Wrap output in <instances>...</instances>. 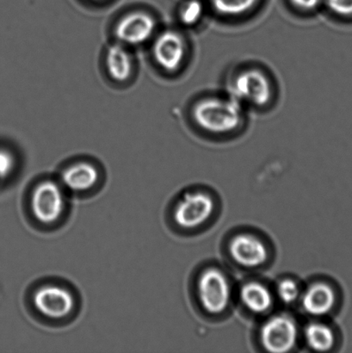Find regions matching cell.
I'll use <instances>...</instances> for the list:
<instances>
[{"instance_id": "obj_9", "label": "cell", "mask_w": 352, "mask_h": 353, "mask_svg": "<svg viewBox=\"0 0 352 353\" xmlns=\"http://www.w3.org/2000/svg\"><path fill=\"white\" fill-rule=\"evenodd\" d=\"M232 98L238 101L247 102L253 105H265L271 97V83L263 72L251 70L241 72L234 79Z\"/></svg>"}, {"instance_id": "obj_11", "label": "cell", "mask_w": 352, "mask_h": 353, "mask_svg": "<svg viewBox=\"0 0 352 353\" xmlns=\"http://www.w3.org/2000/svg\"><path fill=\"white\" fill-rule=\"evenodd\" d=\"M152 51L158 67L167 72H175L184 61L185 41L177 32L164 31L155 38Z\"/></svg>"}, {"instance_id": "obj_17", "label": "cell", "mask_w": 352, "mask_h": 353, "mask_svg": "<svg viewBox=\"0 0 352 353\" xmlns=\"http://www.w3.org/2000/svg\"><path fill=\"white\" fill-rule=\"evenodd\" d=\"M302 290L298 283L291 278L282 279L276 286V295L285 305L299 302Z\"/></svg>"}, {"instance_id": "obj_13", "label": "cell", "mask_w": 352, "mask_h": 353, "mask_svg": "<svg viewBox=\"0 0 352 353\" xmlns=\"http://www.w3.org/2000/svg\"><path fill=\"white\" fill-rule=\"evenodd\" d=\"M105 67L113 81L123 84L129 81L134 72V60L127 46L120 43L112 44L105 54Z\"/></svg>"}, {"instance_id": "obj_7", "label": "cell", "mask_w": 352, "mask_h": 353, "mask_svg": "<svg viewBox=\"0 0 352 353\" xmlns=\"http://www.w3.org/2000/svg\"><path fill=\"white\" fill-rule=\"evenodd\" d=\"M33 303L41 316L51 320H61L75 309V297L70 290L56 285L39 287L34 293Z\"/></svg>"}, {"instance_id": "obj_16", "label": "cell", "mask_w": 352, "mask_h": 353, "mask_svg": "<svg viewBox=\"0 0 352 353\" xmlns=\"http://www.w3.org/2000/svg\"><path fill=\"white\" fill-rule=\"evenodd\" d=\"M214 8L224 16H239L250 10L258 0H211Z\"/></svg>"}, {"instance_id": "obj_2", "label": "cell", "mask_w": 352, "mask_h": 353, "mask_svg": "<svg viewBox=\"0 0 352 353\" xmlns=\"http://www.w3.org/2000/svg\"><path fill=\"white\" fill-rule=\"evenodd\" d=\"M241 103L229 99H206L193 109V119L203 130L210 133H229L239 127L242 120Z\"/></svg>"}, {"instance_id": "obj_4", "label": "cell", "mask_w": 352, "mask_h": 353, "mask_svg": "<svg viewBox=\"0 0 352 353\" xmlns=\"http://www.w3.org/2000/svg\"><path fill=\"white\" fill-rule=\"evenodd\" d=\"M227 256L238 268L257 270L263 268L270 259L268 244L253 232H237L227 244Z\"/></svg>"}, {"instance_id": "obj_10", "label": "cell", "mask_w": 352, "mask_h": 353, "mask_svg": "<svg viewBox=\"0 0 352 353\" xmlns=\"http://www.w3.org/2000/svg\"><path fill=\"white\" fill-rule=\"evenodd\" d=\"M299 302L307 314L320 318L329 316L335 309L338 295L331 283L316 280L302 290Z\"/></svg>"}, {"instance_id": "obj_12", "label": "cell", "mask_w": 352, "mask_h": 353, "mask_svg": "<svg viewBox=\"0 0 352 353\" xmlns=\"http://www.w3.org/2000/svg\"><path fill=\"white\" fill-rule=\"evenodd\" d=\"M240 305L253 316H262L270 312L274 304V294L269 286L258 280H248L238 292Z\"/></svg>"}, {"instance_id": "obj_6", "label": "cell", "mask_w": 352, "mask_h": 353, "mask_svg": "<svg viewBox=\"0 0 352 353\" xmlns=\"http://www.w3.org/2000/svg\"><path fill=\"white\" fill-rule=\"evenodd\" d=\"M33 216L43 224H53L61 219L65 207L61 186L53 180H44L34 187L30 197Z\"/></svg>"}, {"instance_id": "obj_1", "label": "cell", "mask_w": 352, "mask_h": 353, "mask_svg": "<svg viewBox=\"0 0 352 353\" xmlns=\"http://www.w3.org/2000/svg\"><path fill=\"white\" fill-rule=\"evenodd\" d=\"M193 290L196 305L209 317L222 316L232 304V283L229 274L219 266L203 268L196 276Z\"/></svg>"}, {"instance_id": "obj_18", "label": "cell", "mask_w": 352, "mask_h": 353, "mask_svg": "<svg viewBox=\"0 0 352 353\" xmlns=\"http://www.w3.org/2000/svg\"><path fill=\"white\" fill-rule=\"evenodd\" d=\"M203 6L200 0H188L180 10V20L185 26H193L203 16Z\"/></svg>"}, {"instance_id": "obj_19", "label": "cell", "mask_w": 352, "mask_h": 353, "mask_svg": "<svg viewBox=\"0 0 352 353\" xmlns=\"http://www.w3.org/2000/svg\"><path fill=\"white\" fill-rule=\"evenodd\" d=\"M326 2L329 8L337 15L352 16V0H326Z\"/></svg>"}, {"instance_id": "obj_21", "label": "cell", "mask_w": 352, "mask_h": 353, "mask_svg": "<svg viewBox=\"0 0 352 353\" xmlns=\"http://www.w3.org/2000/svg\"><path fill=\"white\" fill-rule=\"evenodd\" d=\"M293 5L299 9L310 10L316 8L320 0H291Z\"/></svg>"}, {"instance_id": "obj_20", "label": "cell", "mask_w": 352, "mask_h": 353, "mask_svg": "<svg viewBox=\"0 0 352 353\" xmlns=\"http://www.w3.org/2000/svg\"><path fill=\"white\" fill-rule=\"evenodd\" d=\"M15 160L9 151L0 150V178H6L12 172Z\"/></svg>"}, {"instance_id": "obj_5", "label": "cell", "mask_w": 352, "mask_h": 353, "mask_svg": "<svg viewBox=\"0 0 352 353\" xmlns=\"http://www.w3.org/2000/svg\"><path fill=\"white\" fill-rule=\"evenodd\" d=\"M298 325L289 314H273L262 323L258 333V343L265 351L285 353L293 351L298 345Z\"/></svg>"}, {"instance_id": "obj_22", "label": "cell", "mask_w": 352, "mask_h": 353, "mask_svg": "<svg viewBox=\"0 0 352 353\" xmlns=\"http://www.w3.org/2000/svg\"><path fill=\"white\" fill-rule=\"evenodd\" d=\"M91 1L101 2V1H103V0H91Z\"/></svg>"}, {"instance_id": "obj_15", "label": "cell", "mask_w": 352, "mask_h": 353, "mask_svg": "<svg viewBox=\"0 0 352 353\" xmlns=\"http://www.w3.org/2000/svg\"><path fill=\"white\" fill-rule=\"evenodd\" d=\"M303 337L307 347L318 352L332 350L336 342V335L333 328L318 321H313L307 325Z\"/></svg>"}, {"instance_id": "obj_14", "label": "cell", "mask_w": 352, "mask_h": 353, "mask_svg": "<svg viewBox=\"0 0 352 353\" xmlns=\"http://www.w3.org/2000/svg\"><path fill=\"white\" fill-rule=\"evenodd\" d=\"M99 179V172L89 162H78L65 168L61 174V183L74 192H84L91 190Z\"/></svg>"}, {"instance_id": "obj_8", "label": "cell", "mask_w": 352, "mask_h": 353, "mask_svg": "<svg viewBox=\"0 0 352 353\" xmlns=\"http://www.w3.org/2000/svg\"><path fill=\"white\" fill-rule=\"evenodd\" d=\"M155 29L156 23L154 17L137 10L126 14L118 21L115 28V36L118 43L125 46H137L149 41Z\"/></svg>"}, {"instance_id": "obj_3", "label": "cell", "mask_w": 352, "mask_h": 353, "mask_svg": "<svg viewBox=\"0 0 352 353\" xmlns=\"http://www.w3.org/2000/svg\"><path fill=\"white\" fill-rule=\"evenodd\" d=\"M216 210L215 197L208 190L195 189L183 194L175 203L172 220L175 226L185 232L205 227Z\"/></svg>"}]
</instances>
